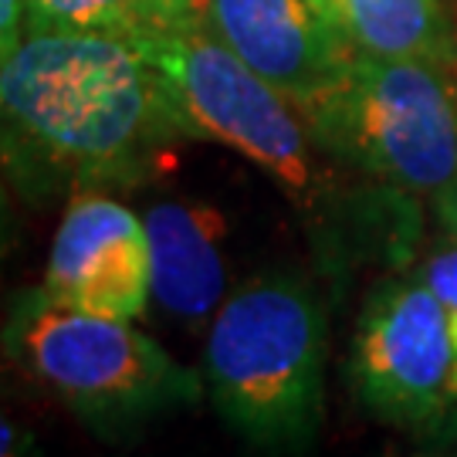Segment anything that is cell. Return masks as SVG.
Instances as JSON below:
<instances>
[{
	"mask_svg": "<svg viewBox=\"0 0 457 457\" xmlns=\"http://www.w3.org/2000/svg\"><path fill=\"white\" fill-rule=\"evenodd\" d=\"M180 143L163 75L129 37L28 28L0 65V173L28 207L136 190Z\"/></svg>",
	"mask_w": 457,
	"mask_h": 457,
	"instance_id": "1",
	"label": "cell"
},
{
	"mask_svg": "<svg viewBox=\"0 0 457 457\" xmlns=\"http://www.w3.org/2000/svg\"><path fill=\"white\" fill-rule=\"evenodd\" d=\"M139 48L160 68L194 143L234 149L292 200L328 275H349L360 258L403 234V213L386 217L373 200L390 187H360L366 177L328 156L292 102L224 48L204 21Z\"/></svg>",
	"mask_w": 457,
	"mask_h": 457,
	"instance_id": "2",
	"label": "cell"
},
{
	"mask_svg": "<svg viewBox=\"0 0 457 457\" xmlns=\"http://www.w3.org/2000/svg\"><path fill=\"white\" fill-rule=\"evenodd\" d=\"M328 305L315 278L264 268L237 281L204 328V386L217 417L268 454H305L326 424Z\"/></svg>",
	"mask_w": 457,
	"mask_h": 457,
	"instance_id": "3",
	"label": "cell"
},
{
	"mask_svg": "<svg viewBox=\"0 0 457 457\" xmlns=\"http://www.w3.org/2000/svg\"><path fill=\"white\" fill-rule=\"evenodd\" d=\"M0 349L98 437H129L207 393L204 373L177 362L129 319L62 305L41 285L7 302Z\"/></svg>",
	"mask_w": 457,
	"mask_h": 457,
	"instance_id": "4",
	"label": "cell"
},
{
	"mask_svg": "<svg viewBox=\"0 0 457 457\" xmlns=\"http://www.w3.org/2000/svg\"><path fill=\"white\" fill-rule=\"evenodd\" d=\"M328 156L410 200L457 180V68L360 54L302 115Z\"/></svg>",
	"mask_w": 457,
	"mask_h": 457,
	"instance_id": "5",
	"label": "cell"
},
{
	"mask_svg": "<svg viewBox=\"0 0 457 457\" xmlns=\"http://www.w3.org/2000/svg\"><path fill=\"white\" fill-rule=\"evenodd\" d=\"M349 383L376 424L420 444L457 441V343L417 264L383 275L362 298Z\"/></svg>",
	"mask_w": 457,
	"mask_h": 457,
	"instance_id": "6",
	"label": "cell"
},
{
	"mask_svg": "<svg viewBox=\"0 0 457 457\" xmlns=\"http://www.w3.org/2000/svg\"><path fill=\"white\" fill-rule=\"evenodd\" d=\"M204 28L302 115L356 58L328 0H204Z\"/></svg>",
	"mask_w": 457,
	"mask_h": 457,
	"instance_id": "7",
	"label": "cell"
},
{
	"mask_svg": "<svg viewBox=\"0 0 457 457\" xmlns=\"http://www.w3.org/2000/svg\"><path fill=\"white\" fill-rule=\"evenodd\" d=\"M41 288L71 309L143 319L149 309V234L143 217L112 194H82L65 204Z\"/></svg>",
	"mask_w": 457,
	"mask_h": 457,
	"instance_id": "8",
	"label": "cell"
},
{
	"mask_svg": "<svg viewBox=\"0 0 457 457\" xmlns=\"http://www.w3.org/2000/svg\"><path fill=\"white\" fill-rule=\"evenodd\" d=\"M143 224L149 234V295L156 309L194 332L207 328L234 288L224 211L173 196L153 204Z\"/></svg>",
	"mask_w": 457,
	"mask_h": 457,
	"instance_id": "9",
	"label": "cell"
},
{
	"mask_svg": "<svg viewBox=\"0 0 457 457\" xmlns=\"http://www.w3.org/2000/svg\"><path fill=\"white\" fill-rule=\"evenodd\" d=\"M328 7L360 54L457 68V14L447 0H328Z\"/></svg>",
	"mask_w": 457,
	"mask_h": 457,
	"instance_id": "10",
	"label": "cell"
},
{
	"mask_svg": "<svg viewBox=\"0 0 457 457\" xmlns=\"http://www.w3.org/2000/svg\"><path fill=\"white\" fill-rule=\"evenodd\" d=\"M204 21V0H28V28L98 31L146 45Z\"/></svg>",
	"mask_w": 457,
	"mask_h": 457,
	"instance_id": "11",
	"label": "cell"
},
{
	"mask_svg": "<svg viewBox=\"0 0 457 457\" xmlns=\"http://www.w3.org/2000/svg\"><path fill=\"white\" fill-rule=\"evenodd\" d=\"M413 264H417V271L430 285V292L437 295V302H441L457 343V237L451 230L437 228V234L427 241L420 258Z\"/></svg>",
	"mask_w": 457,
	"mask_h": 457,
	"instance_id": "12",
	"label": "cell"
},
{
	"mask_svg": "<svg viewBox=\"0 0 457 457\" xmlns=\"http://www.w3.org/2000/svg\"><path fill=\"white\" fill-rule=\"evenodd\" d=\"M28 31V0H0V65Z\"/></svg>",
	"mask_w": 457,
	"mask_h": 457,
	"instance_id": "13",
	"label": "cell"
},
{
	"mask_svg": "<svg viewBox=\"0 0 457 457\" xmlns=\"http://www.w3.org/2000/svg\"><path fill=\"white\" fill-rule=\"evenodd\" d=\"M34 451V430L24 420H17L11 410L0 407V457L31 454Z\"/></svg>",
	"mask_w": 457,
	"mask_h": 457,
	"instance_id": "14",
	"label": "cell"
},
{
	"mask_svg": "<svg viewBox=\"0 0 457 457\" xmlns=\"http://www.w3.org/2000/svg\"><path fill=\"white\" fill-rule=\"evenodd\" d=\"M17 241V224H14V204H11V183L0 173V264L11 254Z\"/></svg>",
	"mask_w": 457,
	"mask_h": 457,
	"instance_id": "15",
	"label": "cell"
},
{
	"mask_svg": "<svg viewBox=\"0 0 457 457\" xmlns=\"http://www.w3.org/2000/svg\"><path fill=\"white\" fill-rule=\"evenodd\" d=\"M427 207H430V213H434L437 228L451 230V234L457 237V180L447 183V187H444L441 194L434 196Z\"/></svg>",
	"mask_w": 457,
	"mask_h": 457,
	"instance_id": "16",
	"label": "cell"
}]
</instances>
